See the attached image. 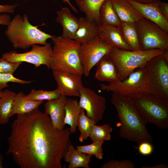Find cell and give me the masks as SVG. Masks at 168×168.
I'll return each instance as SVG.
<instances>
[{"label": "cell", "mask_w": 168, "mask_h": 168, "mask_svg": "<svg viewBox=\"0 0 168 168\" xmlns=\"http://www.w3.org/2000/svg\"><path fill=\"white\" fill-rule=\"evenodd\" d=\"M99 24L119 27L121 21L113 7L110 0H105L99 10Z\"/></svg>", "instance_id": "cb8c5ba5"}, {"label": "cell", "mask_w": 168, "mask_h": 168, "mask_svg": "<svg viewBox=\"0 0 168 168\" xmlns=\"http://www.w3.org/2000/svg\"><path fill=\"white\" fill-rule=\"evenodd\" d=\"M33 82L34 81H26L18 78L13 74L0 73V91L8 86L7 83L9 82L26 84H29Z\"/></svg>", "instance_id": "d6a6232c"}, {"label": "cell", "mask_w": 168, "mask_h": 168, "mask_svg": "<svg viewBox=\"0 0 168 168\" xmlns=\"http://www.w3.org/2000/svg\"><path fill=\"white\" fill-rule=\"evenodd\" d=\"M22 62H12L0 58V73L13 74Z\"/></svg>", "instance_id": "836d02e7"}, {"label": "cell", "mask_w": 168, "mask_h": 168, "mask_svg": "<svg viewBox=\"0 0 168 168\" xmlns=\"http://www.w3.org/2000/svg\"><path fill=\"white\" fill-rule=\"evenodd\" d=\"M2 158L1 155H0V168H3V166H2Z\"/></svg>", "instance_id": "b9f144b4"}, {"label": "cell", "mask_w": 168, "mask_h": 168, "mask_svg": "<svg viewBox=\"0 0 168 168\" xmlns=\"http://www.w3.org/2000/svg\"><path fill=\"white\" fill-rule=\"evenodd\" d=\"M117 28L131 50H141L135 24L121 22L120 25Z\"/></svg>", "instance_id": "484cf974"}, {"label": "cell", "mask_w": 168, "mask_h": 168, "mask_svg": "<svg viewBox=\"0 0 168 168\" xmlns=\"http://www.w3.org/2000/svg\"><path fill=\"white\" fill-rule=\"evenodd\" d=\"M61 96L60 91L57 88L52 91H44L32 89L28 95H24V98L27 100L37 101H47L57 98Z\"/></svg>", "instance_id": "f546056e"}, {"label": "cell", "mask_w": 168, "mask_h": 168, "mask_svg": "<svg viewBox=\"0 0 168 168\" xmlns=\"http://www.w3.org/2000/svg\"><path fill=\"white\" fill-rule=\"evenodd\" d=\"M18 5V3L13 5L0 4V13H13L15 12L16 9Z\"/></svg>", "instance_id": "d590c367"}, {"label": "cell", "mask_w": 168, "mask_h": 168, "mask_svg": "<svg viewBox=\"0 0 168 168\" xmlns=\"http://www.w3.org/2000/svg\"><path fill=\"white\" fill-rule=\"evenodd\" d=\"M79 25L73 39L82 44L87 43L98 37V25L95 21L86 17L78 19Z\"/></svg>", "instance_id": "ffe728a7"}, {"label": "cell", "mask_w": 168, "mask_h": 168, "mask_svg": "<svg viewBox=\"0 0 168 168\" xmlns=\"http://www.w3.org/2000/svg\"><path fill=\"white\" fill-rule=\"evenodd\" d=\"M96 124L93 119L86 116L85 110L81 108L77 125L80 133L79 140L81 142H82L87 139L91 127Z\"/></svg>", "instance_id": "f1b7e54d"}, {"label": "cell", "mask_w": 168, "mask_h": 168, "mask_svg": "<svg viewBox=\"0 0 168 168\" xmlns=\"http://www.w3.org/2000/svg\"><path fill=\"white\" fill-rule=\"evenodd\" d=\"M112 48L98 36L81 45L79 56L85 77H88L93 67L104 56L108 54Z\"/></svg>", "instance_id": "30bf717a"}, {"label": "cell", "mask_w": 168, "mask_h": 168, "mask_svg": "<svg viewBox=\"0 0 168 168\" xmlns=\"http://www.w3.org/2000/svg\"><path fill=\"white\" fill-rule=\"evenodd\" d=\"M16 93L14 91L5 90L0 98V124H4L9 120L13 101Z\"/></svg>", "instance_id": "4316f807"}, {"label": "cell", "mask_w": 168, "mask_h": 168, "mask_svg": "<svg viewBox=\"0 0 168 168\" xmlns=\"http://www.w3.org/2000/svg\"><path fill=\"white\" fill-rule=\"evenodd\" d=\"M25 14L15 16L7 26L5 34L15 49H26L37 44L44 45L54 36L46 33L30 23Z\"/></svg>", "instance_id": "3957f363"}, {"label": "cell", "mask_w": 168, "mask_h": 168, "mask_svg": "<svg viewBox=\"0 0 168 168\" xmlns=\"http://www.w3.org/2000/svg\"><path fill=\"white\" fill-rule=\"evenodd\" d=\"M147 78L146 92L168 99V61L162 54L155 56L145 65Z\"/></svg>", "instance_id": "52a82bcc"}, {"label": "cell", "mask_w": 168, "mask_h": 168, "mask_svg": "<svg viewBox=\"0 0 168 168\" xmlns=\"http://www.w3.org/2000/svg\"><path fill=\"white\" fill-rule=\"evenodd\" d=\"M79 104L86 112V116L97 123L103 118L106 108L105 98L95 91L83 86L81 89Z\"/></svg>", "instance_id": "7c38bea8"}, {"label": "cell", "mask_w": 168, "mask_h": 168, "mask_svg": "<svg viewBox=\"0 0 168 168\" xmlns=\"http://www.w3.org/2000/svg\"><path fill=\"white\" fill-rule=\"evenodd\" d=\"M25 94L22 91L16 93L14 98L9 117L15 114H22L29 113L38 108L43 101H37L25 99Z\"/></svg>", "instance_id": "44dd1931"}, {"label": "cell", "mask_w": 168, "mask_h": 168, "mask_svg": "<svg viewBox=\"0 0 168 168\" xmlns=\"http://www.w3.org/2000/svg\"><path fill=\"white\" fill-rule=\"evenodd\" d=\"M25 1H28L29 0H25Z\"/></svg>", "instance_id": "ee69618b"}, {"label": "cell", "mask_w": 168, "mask_h": 168, "mask_svg": "<svg viewBox=\"0 0 168 168\" xmlns=\"http://www.w3.org/2000/svg\"><path fill=\"white\" fill-rule=\"evenodd\" d=\"M158 3L162 15L168 21V3L161 2L160 0H158Z\"/></svg>", "instance_id": "8d00e7d4"}, {"label": "cell", "mask_w": 168, "mask_h": 168, "mask_svg": "<svg viewBox=\"0 0 168 168\" xmlns=\"http://www.w3.org/2000/svg\"><path fill=\"white\" fill-rule=\"evenodd\" d=\"M53 1H57V0H52ZM63 1L65 2L68 3L69 6L70 7L72 10L74 12L78 13V12L76 8L70 2L69 0H62Z\"/></svg>", "instance_id": "ab89813d"}, {"label": "cell", "mask_w": 168, "mask_h": 168, "mask_svg": "<svg viewBox=\"0 0 168 168\" xmlns=\"http://www.w3.org/2000/svg\"><path fill=\"white\" fill-rule=\"evenodd\" d=\"M112 131V127L109 124H104L101 126L95 124L91 128L89 137L92 142L109 141L111 139Z\"/></svg>", "instance_id": "83f0119b"}, {"label": "cell", "mask_w": 168, "mask_h": 168, "mask_svg": "<svg viewBox=\"0 0 168 168\" xmlns=\"http://www.w3.org/2000/svg\"><path fill=\"white\" fill-rule=\"evenodd\" d=\"M131 98L146 124L152 123L162 129L168 128V99L156 97L146 92Z\"/></svg>", "instance_id": "5b68a950"}, {"label": "cell", "mask_w": 168, "mask_h": 168, "mask_svg": "<svg viewBox=\"0 0 168 168\" xmlns=\"http://www.w3.org/2000/svg\"><path fill=\"white\" fill-rule=\"evenodd\" d=\"M164 50H127L113 47L109 54L116 65L120 81L126 79L136 69L144 66L151 58L162 54Z\"/></svg>", "instance_id": "8992f818"}, {"label": "cell", "mask_w": 168, "mask_h": 168, "mask_svg": "<svg viewBox=\"0 0 168 168\" xmlns=\"http://www.w3.org/2000/svg\"><path fill=\"white\" fill-rule=\"evenodd\" d=\"M98 36L112 47L131 50L117 27L99 24Z\"/></svg>", "instance_id": "e0dca14e"}, {"label": "cell", "mask_w": 168, "mask_h": 168, "mask_svg": "<svg viewBox=\"0 0 168 168\" xmlns=\"http://www.w3.org/2000/svg\"><path fill=\"white\" fill-rule=\"evenodd\" d=\"M11 21V19L9 15L6 13L0 14V25L7 26Z\"/></svg>", "instance_id": "74e56055"}, {"label": "cell", "mask_w": 168, "mask_h": 168, "mask_svg": "<svg viewBox=\"0 0 168 168\" xmlns=\"http://www.w3.org/2000/svg\"><path fill=\"white\" fill-rule=\"evenodd\" d=\"M50 68L82 75L83 71L79 54L81 45L74 39L54 36Z\"/></svg>", "instance_id": "277c9868"}, {"label": "cell", "mask_w": 168, "mask_h": 168, "mask_svg": "<svg viewBox=\"0 0 168 168\" xmlns=\"http://www.w3.org/2000/svg\"><path fill=\"white\" fill-rule=\"evenodd\" d=\"M142 168H168L167 165L165 164H160L150 166H142Z\"/></svg>", "instance_id": "f35d334b"}, {"label": "cell", "mask_w": 168, "mask_h": 168, "mask_svg": "<svg viewBox=\"0 0 168 168\" xmlns=\"http://www.w3.org/2000/svg\"><path fill=\"white\" fill-rule=\"evenodd\" d=\"M136 2L143 4L149 3L156 1L157 0H133Z\"/></svg>", "instance_id": "60d3db41"}, {"label": "cell", "mask_w": 168, "mask_h": 168, "mask_svg": "<svg viewBox=\"0 0 168 168\" xmlns=\"http://www.w3.org/2000/svg\"><path fill=\"white\" fill-rule=\"evenodd\" d=\"M65 108L64 123L70 126V131L71 133H74L77 130L81 108L77 99H68Z\"/></svg>", "instance_id": "603a6c76"}, {"label": "cell", "mask_w": 168, "mask_h": 168, "mask_svg": "<svg viewBox=\"0 0 168 168\" xmlns=\"http://www.w3.org/2000/svg\"><path fill=\"white\" fill-rule=\"evenodd\" d=\"M147 78L145 66L136 69L126 79L106 85L101 83L103 91L132 97L146 92Z\"/></svg>", "instance_id": "ba28073f"}, {"label": "cell", "mask_w": 168, "mask_h": 168, "mask_svg": "<svg viewBox=\"0 0 168 168\" xmlns=\"http://www.w3.org/2000/svg\"><path fill=\"white\" fill-rule=\"evenodd\" d=\"M134 163L129 159L121 160L111 159L105 163L101 168H134Z\"/></svg>", "instance_id": "1f68e13d"}, {"label": "cell", "mask_w": 168, "mask_h": 168, "mask_svg": "<svg viewBox=\"0 0 168 168\" xmlns=\"http://www.w3.org/2000/svg\"><path fill=\"white\" fill-rule=\"evenodd\" d=\"M3 91H0V98L2 96L3 94Z\"/></svg>", "instance_id": "7bdbcfd3"}, {"label": "cell", "mask_w": 168, "mask_h": 168, "mask_svg": "<svg viewBox=\"0 0 168 168\" xmlns=\"http://www.w3.org/2000/svg\"><path fill=\"white\" fill-rule=\"evenodd\" d=\"M56 21L62 27V36L65 38L73 39L75 34L79 25L78 19L73 15L68 7L62 8L57 12Z\"/></svg>", "instance_id": "ac0fdd59"}, {"label": "cell", "mask_w": 168, "mask_h": 168, "mask_svg": "<svg viewBox=\"0 0 168 168\" xmlns=\"http://www.w3.org/2000/svg\"><path fill=\"white\" fill-rule=\"evenodd\" d=\"M110 100L120 122L119 134L121 138L138 144L153 140L146 128V123L136 109L131 97L112 93Z\"/></svg>", "instance_id": "7a4b0ae2"}, {"label": "cell", "mask_w": 168, "mask_h": 168, "mask_svg": "<svg viewBox=\"0 0 168 168\" xmlns=\"http://www.w3.org/2000/svg\"><path fill=\"white\" fill-rule=\"evenodd\" d=\"M104 142L101 141L92 142L88 145L77 146L76 149L79 152L94 155L96 158L102 160L103 155L102 145Z\"/></svg>", "instance_id": "4dcf8cb0"}, {"label": "cell", "mask_w": 168, "mask_h": 168, "mask_svg": "<svg viewBox=\"0 0 168 168\" xmlns=\"http://www.w3.org/2000/svg\"><path fill=\"white\" fill-rule=\"evenodd\" d=\"M135 24L141 50H168V33L144 18Z\"/></svg>", "instance_id": "9c48e42d"}, {"label": "cell", "mask_w": 168, "mask_h": 168, "mask_svg": "<svg viewBox=\"0 0 168 168\" xmlns=\"http://www.w3.org/2000/svg\"><path fill=\"white\" fill-rule=\"evenodd\" d=\"M54 78L57 83V88L61 95L79 97L83 86L82 75L58 70H53Z\"/></svg>", "instance_id": "4fadbf2b"}, {"label": "cell", "mask_w": 168, "mask_h": 168, "mask_svg": "<svg viewBox=\"0 0 168 168\" xmlns=\"http://www.w3.org/2000/svg\"><path fill=\"white\" fill-rule=\"evenodd\" d=\"M52 52L51 44L47 43L42 46L33 45L31 50L25 53H18L13 50L4 53L2 55V58L12 62L28 63L34 65L36 68L44 65L49 69Z\"/></svg>", "instance_id": "8fae6325"}, {"label": "cell", "mask_w": 168, "mask_h": 168, "mask_svg": "<svg viewBox=\"0 0 168 168\" xmlns=\"http://www.w3.org/2000/svg\"><path fill=\"white\" fill-rule=\"evenodd\" d=\"M67 96L61 95L58 97L48 101L44 105L45 112L49 116L54 129L60 131L65 128V107Z\"/></svg>", "instance_id": "9a60e30c"}, {"label": "cell", "mask_w": 168, "mask_h": 168, "mask_svg": "<svg viewBox=\"0 0 168 168\" xmlns=\"http://www.w3.org/2000/svg\"><path fill=\"white\" fill-rule=\"evenodd\" d=\"M133 5L142 16L156 24L163 30L168 33V21L159 8L158 1L147 4L139 3L133 0H126Z\"/></svg>", "instance_id": "5bb4252c"}, {"label": "cell", "mask_w": 168, "mask_h": 168, "mask_svg": "<svg viewBox=\"0 0 168 168\" xmlns=\"http://www.w3.org/2000/svg\"><path fill=\"white\" fill-rule=\"evenodd\" d=\"M71 134L70 128L55 130L49 115L38 108L17 114L7 154L21 168H62L61 160L72 144Z\"/></svg>", "instance_id": "6da1fadb"}, {"label": "cell", "mask_w": 168, "mask_h": 168, "mask_svg": "<svg viewBox=\"0 0 168 168\" xmlns=\"http://www.w3.org/2000/svg\"><path fill=\"white\" fill-rule=\"evenodd\" d=\"M121 22L136 24L143 17L136 8L126 0H110Z\"/></svg>", "instance_id": "d6986e66"}, {"label": "cell", "mask_w": 168, "mask_h": 168, "mask_svg": "<svg viewBox=\"0 0 168 168\" xmlns=\"http://www.w3.org/2000/svg\"><path fill=\"white\" fill-rule=\"evenodd\" d=\"M80 10L86 17L99 24V10L105 0H74Z\"/></svg>", "instance_id": "d4e9b609"}, {"label": "cell", "mask_w": 168, "mask_h": 168, "mask_svg": "<svg viewBox=\"0 0 168 168\" xmlns=\"http://www.w3.org/2000/svg\"><path fill=\"white\" fill-rule=\"evenodd\" d=\"M139 152L143 156H147L151 154L153 151V147L150 142H143L139 144L137 147Z\"/></svg>", "instance_id": "e575fe53"}, {"label": "cell", "mask_w": 168, "mask_h": 168, "mask_svg": "<svg viewBox=\"0 0 168 168\" xmlns=\"http://www.w3.org/2000/svg\"><path fill=\"white\" fill-rule=\"evenodd\" d=\"M92 156L78 152L72 144L63 158L65 162L69 163L68 168H89V164Z\"/></svg>", "instance_id": "7402d4cb"}, {"label": "cell", "mask_w": 168, "mask_h": 168, "mask_svg": "<svg viewBox=\"0 0 168 168\" xmlns=\"http://www.w3.org/2000/svg\"><path fill=\"white\" fill-rule=\"evenodd\" d=\"M96 66L94 77L99 81L109 83L120 81L117 67L109 54L104 56Z\"/></svg>", "instance_id": "2e32d148"}, {"label": "cell", "mask_w": 168, "mask_h": 168, "mask_svg": "<svg viewBox=\"0 0 168 168\" xmlns=\"http://www.w3.org/2000/svg\"></svg>", "instance_id": "f6af8a7d"}]
</instances>
